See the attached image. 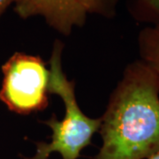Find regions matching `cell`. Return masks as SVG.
<instances>
[{"label":"cell","instance_id":"2","mask_svg":"<svg viewBox=\"0 0 159 159\" xmlns=\"http://www.w3.org/2000/svg\"><path fill=\"white\" fill-rule=\"evenodd\" d=\"M64 45L60 41L54 43L50 65L49 94L57 95L65 104V116L57 120L55 115L43 123L52 131L50 142H36V150L32 157L25 159H49L52 153H58L62 159H78L81 151L91 143L92 137L99 131L101 118L91 119L80 108L75 97L74 82L64 74L61 54Z\"/></svg>","mask_w":159,"mask_h":159},{"label":"cell","instance_id":"3","mask_svg":"<svg viewBox=\"0 0 159 159\" xmlns=\"http://www.w3.org/2000/svg\"><path fill=\"white\" fill-rule=\"evenodd\" d=\"M1 69L0 101L8 110L29 115L47 108L50 71L39 56L15 52Z\"/></svg>","mask_w":159,"mask_h":159},{"label":"cell","instance_id":"6","mask_svg":"<svg viewBox=\"0 0 159 159\" xmlns=\"http://www.w3.org/2000/svg\"><path fill=\"white\" fill-rule=\"evenodd\" d=\"M89 13H97L111 16L114 13V6L117 0H80Z\"/></svg>","mask_w":159,"mask_h":159},{"label":"cell","instance_id":"7","mask_svg":"<svg viewBox=\"0 0 159 159\" xmlns=\"http://www.w3.org/2000/svg\"><path fill=\"white\" fill-rule=\"evenodd\" d=\"M149 9L159 15V0H142Z\"/></svg>","mask_w":159,"mask_h":159},{"label":"cell","instance_id":"8","mask_svg":"<svg viewBox=\"0 0 159 159\" xmlns=\"http://www.w3.org/2000/svg\"><path fill=\"white\" fill-rule=\"evenodd\" d=\"M14 1L15 0H0V18L2 17L6 9L14 3Z\"/></svg>","mask_w":159,"mask_h":159},{"label":"cell","instance_id":"1","mask_svg":"<svg viewBox=\"0 0 159 159\" xmlns=\"http://www.w3.org/2000/svg\"><path fill=\"white\" fill-rule=\"evenodd\" d=\"M93 159H148L159 152V84L142 60L129 64L101 118Z\"/></svg>","mask_w":159,"mask_h":159},{"label":"cell","instance_id":"5","mask_svg":"<svg viewBox=\"0 0 159 159\" xmlns=\"http://www.w3.org/2000/svg\"><path fill=\"white\" fill-rule=\"evenodd\" d=\"M138 48L140 60L153 71L159 84V21L141 30L138 34Z\"/></svg>","mask_w":159,"mask_h":159},{"label":"cell","instance_id":"9","mask_svg":"<svg viewBox=\"0 0 159 159\" xmlns=\"http://www.w3.org/2000/svg\"><path fill=\"white\" fill-rule=\"evenodd\" d=\"M148 159H159V152H157V154H155V155H153L152 157H148Z\"/></svg>","mask_w":159,"mask_h":159},{"label":"cell","instance_id":"4","mask_svg":"<svg viewBox=\"0 0 159 159\" xmlns=\"http://www.w3.org/2000/svg\"><path fill=\"white\" fill-rule=\"evenodd\" d=\"M13 4L19 17L41 16L51 28L66 36L87 20L88 12L80 0H15Z\"/></svg>","mask_w":159,"mask_h":159}]
</instances>
